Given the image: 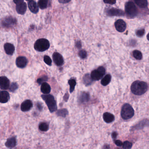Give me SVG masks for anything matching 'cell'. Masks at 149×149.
<instances>
[{
    "label": "cell",
    "instance_id": "16",
    "mask_svg": "<svg viewBox=\"0 0 149 149\" xmlns=\"http://www.w3.org/2000/svg\"><path fill=\"white\" fill-rule=\"evenodd\" d=\"M4 49L7 54L13 55L15 51V47L13 44L6 43L4 45Z\"/></svg>",
    "mask_w": 149,
    "mask_h": 149
},
{
    "label": "cell",
    "instance_id": "45",
    "mask_svg": "<svg viewBox=\"0 0 149 149\" xmlns=\"http://www.w3.org/2000/svg\"><path fill=\"white\" fill-rule=\"evenodd\" d=\"M146 37H147V40L149 41V33L148 34H147V36H146Z\"/></svg>",
    "mask_w": 149,
    "mask_h": 149
},
{
    "label": "cell",
    "instance_id": "27",
    "mask_svg": "<svg viewBox=\"0 0 149 149\" xmlns=\"http://www.w3.org/2000/svg\"><path fill=\"white\" fill-rule=\"evenodd\" d=\"M48 3V1L47 0H40L38 2V6L41 9H44L47 7Z\"/></svg>",
    "mask_w": 149,
    "mask_h": 149
},
{
    "label": "cell",
    "instance_id": "31",
    "mask_svg": "<svg viewBox=\"0 0 149 149\" xmlns=\"http://www.w3.org/2000/svg\"><path fill=\"white\" fill-rule=\"evenodd\" d=\"M132 143L130 141H125L123 143V149H131L132 147Z\"/></svg>",
    "mask_w": 149,
    "mask_h": 149
},
{
    "label": "cell",
    "instance_id": "2",
    "mask_svg": "<svg viewBox=\"0 0 149 149\" xmlns=\"http://www.w3.org/2000/svg\"><path fill=\"white\" fill-rule=\"evenodd\" d=\"M42 98L45 101L48 108L51 113L54 112L57 110L56 101L52 95H41Z\"/></svg>",
    "mask_w": 149,
    "mask_h": 149
},
{
    "label": "cell",
    "instance_id": "25",
    "mask_svg": "<svg viewBox=\"0 0 149 149\" xmlns=\"http://www.w3.org/2000/svg\"><path fill=\"white\" fill-rule=\"evenodd\" d=\"M111 78V77L110 74H108L106 75L101 81V84L104 86H107L110 82Z\"/></svg>",
    "mask_w": 149,
    "mask_h": 149
},
{
    "label": "cell",
    "instance_id": "39",
    "mask_svg": "<svg viewBox=\"0 0 149 149\" xmlns=\"http://www.w3.org/2000/svg\"><path fill=\"white\" fill-rule=\"evenodd\" d=\"M104 2L106 4H110V5H114L116 3V1H104Z\"/></svg>",
    "mask_w": 149,
    "mask_h": 149
},
{
    "label": "cell",
    "instance_id": "26",
    "mask_svg": "<svg viewBox=\"0 0 149 149\" xmlns=\"http://www.w3.org/2000/svg\"><path fill=\"white\" fill-rule=\"evenodd\" d=\"M68 84L70 85V92L72 93L74 90L75 87L76 85V81L74 79H70L68 81Z\"/></svg>",
    "mask_w": 149,
    "mask_h": 149
},
{
    "label": "cell",
    "instance_id": "14",
    "mask_svg": "<svg viewBox=\"0 0 149 149\" xmlns=\"http://www.w3.org/2000/svg\"><path fill=\"white\" fill-rule=\"evenodd\" d=\"M0 87L2 90H7L10 88V81L5 76H1L0 78Z\"/></svg>",
    "mask_w": 149,
    "mask_h": 149
},
{
    "label": "cell",
    "instance_id": "28",
    "mask_svg": "<svg viewBox=\"0 0 149 149\" xmlns=\"http://www.w3.org/2000/svg\"><path fill=\"white\" fill-rule=\"evenodd\" d=\"M39 129L42 132H46L49 129V126L47 123L45 122L41 123L39 124Z\"/></svg>",
    "mask_w": 149,
    "mask_h": 149
},
{
    "label": "cell",
    "instance_id": "37",
    "mask_svg": "<svg viewBox=\"0 0 149 149\" xmlns=\"http://www.w3.org/2000/svg\"><path fill=\"white\" fill-rule=\"evenodd\" d=\"M114 143L116 144V145L118 146H121L123 145V143L121 140H114Z\"/></svg>",
    "mask_w": 149,
    "mask_h": 149
},
{
    "label": "cell",
    "instance_id": "36",
    "mask_svg": "<svg viewBox=\"0 0 149 149\" xmlns=\"http://www.w3.org/2000/svg\"><path fill=\"white\" fill-rule=\"evenodd\" d=\"M136 35L138 37H141L143 36L145 34V29H139L136 31Z\"/></svg>",
    "mask_w": 149,
    "mask_h": 149
},
{
    "label": "cell",
    "instance_id": "17",
    "mask_svg": "<svg viewBox=\"0 0 149 149\" xmlns=\"http://www.w3.org/2000/svg\"><path fill=\"white\" fill-rule=\"evenodd\" d=\"M28 7L31 12L34 14H36L39 12V6L36 1H29L28 2Z\"/></svg>",
    "mask_w": 149,
    "mask_h": 149
},
{
    "label": "cell",
    "instance_id": "9",
    "mask_svg": "<svg viewBox=\"0 0 149 149\" xmlns=\"http://www.w3.org/2000/svg\"><path fill=\"white\" fill-rule=\"evenodd\" d=\"M149 126V120L146 118L143 119V120L136 124L135 125H133L131 127V131L138 130H142L143 128L146 126Z\"/></svg>",
    "mask_w": 149,
    "mask_h": 149
},
{
    "label": "cell",
    "instance_id": "38",
    "mask_svg": "<svg viewBox=\"0 0 149 149\" xmlns=\"http://www.w3.org/2000/svg\"><path fill=\"white\" fill-rule=\"evenodd\" d=\"M36 108L37 109L39 110L40 111H41L42 109V106L40 102H37L36 104Z\"/></svg>",
    "mask_w": 149,
    "mask_h": 149
},
{
    "label": "cell",
    "instance_id": "8",
    "mask_svg": "<svg viewBox=\"0 0 149 149\" xmlns=\"http://www.w3.org/2000/svg\"><path fill=\"white\" fill-rule=\"evenodd\" d=\"M16 23L17 20L15 18L12 16H8L3 19L1 24L4 27L9 28L14 26L15 25H16Z\"/></svg>",
    "mask_w": 149,
    "mask_h": 149
},
{
    "label": "cell",
    "instance_id": "33",
    "mask_svg": "<svg viewBox=\"0 0 149 149\" xmlns=\"http://www.w3.org/2000/svg\"><path fill=\"white\" fill-rule=\"evenodd\" d=\"M47 76H43L42 77L38 79L37 82L39 84H41L42 85V84L45 82V81H47Z\"/></svg>",
    "mask_w": 149,
    "mask_h": 149
},
{
    "label": "cell",
    "instance_id": "13",
    "mask_svg": "<svg viewBox=\"0 0 149 149\" xmlns=\"http://www.w3.org/2000/svg\"><path fill=\"white\" fill-rule=\"evenodd\" d=\"M27 63V59L25 56H19L16 59V64L18 68H23L26 67Z\"/></svg>",
    "mask_w": 149,
    "mask_h": 149
},
{
    "label": "cell",
    "instance_id": "20",
    "mask_svg": "<svg viewBox=\"0 0 149 149\" xmlns=\"http://www.w3.org/2000/svg\"><path fill=\"white\" fill-rule=\"evenodd\" d=\"M16 144H17V140H16V137L14 136L8 138L5 143L6 146L9 148L15 147Z\"/></svg>",
    "mask_w": 149,
    "mask_h": 149
},
{
    "label": "cell",
    "instance_id": "7",
    "mask_svg": "<svg viewBox=\"0 0 149 149\" xmlns=\"http://www.w3.org/2000/svg\"><path fill=\"white\" fill-rule=\"evenodd\" d=\"M14 2L16 4V10L20 15H24L27 10V5L22 0H15Z\"/></svg>",
    "mask_w": 149,
    "mask_h": 149
},
{
    "label": "cell",
    "instance_id": "34",
    "mask_svg": "<svg viewBox=\"0 0 149 149\" xmlns=\"http://www.w3.org/2000/svg\"><path fill=\"white\" fill-rule=\"evenodd\" d=\"M78 56L81 59H85L87 57V52L84 50H81L78 53Z\"/></svg>",
    "mask_w": 149,
    "mask_h": 149
},
{
    "label": "cell",
    "instance_id": "40",
    "mask_svg": "<svg viewBox=\"0 0 149 149\" xmlns=\"http://www.w3.org/2000/svg\"><path fill=\"white\" fill-rule=\"evenodd\" d=\"M75 46L77 49H81L82 47L81 42L80 41H77L76 43Z\"/></svg>",
    "mask_w": 149,
    "mask_h": 149
},
{
    "label": "cell",
    "instance_id": "30",
    "mask_svg": "<svg viewBox=\"0 0 149 149\" xmlns=\"http://www.w3.org/2000/svg\"><path fill=\"white\" fill-rule=\"evenodd\" d=\"M132 54L135 59L138 60H141L143 58V55L142 53L139 50H134L132 52Z\"/></svg>",
    "mask_w": 149,
    "mask_h": 149
},
{
    "label": "cell",
    "instance_id": "35",
    "mask_svg": "<svg viewBox=\"0 0 149 149\" xmlns=\"http://www.w3.org/2000/svg\"><path fill=\"white\" fill-rule=\"evenodd\" d=\"M18 85L16 83H12L11 84V86L9 88V90L11 92H13L15 91L18 89Z\"/></svg>",
    "mask_w": 149,
    "mask_h": 149
},
{
    "label": "cell",
    "instance_id": "43",
    "mask_svg": "<svg viewBox=\"0 0 149 149\" xmlns=\"http://www.w3.org/2000/svg\"><path fill=\"white\" fill-rule=\"evenodd\" d=\"M110 149V146L109 145L107 144H105L102 147V149Z\"/></svg>",
    "mask_w": 149,
    "mask_h": 149
},
{
    "label": "cell",
    "instance_id": "42",
    "mask_svg": "<svg viewBox=\"0 0 149 149\" xmlns=\"http://www.w3.org/2000/svg\"><path fill=\"white\" fill-rule=\"evenodd\" d=\"M118 134L116 132H113L112 133H111V137H112V139L115 140V139L116 138Z\"/></svg>",
    "mask_w": 149,
    "mask_h": 149
},
{
    "label": "cell",
    "instance_id": "29",
    "mask_svg": "<svg viewBox=\"0 0 149 149\" xmlns=\"http://www.w3.org/2000/svg\"><path fill=\"white\" fill-rule=\"evenodd\" d=\"M68 111L67 109H65L59 110L56 112V115L58 116L62 117H65L67 115H68Z\"/></svg>",
    "mask_w": 149,
    "mask_h": 149
},
{
    "label": "cell",
    "instance_id": "12",
    "mask_svg": "<svg viewBox=\"0 0 149 149\" xmlns=\"http://www.w3.org/2000/svg\"><path fill=\"white\" fill-rule=\"evenodd\" d=\"M53 61L57 66H61L63 65L64 60L61 55L57 52H55L53 55Z\"/></svg>",
    "mask_w": 149,
    "mask_h": 149
},
{
    "label": "cell",
    "instance_id": "15",
    "mask_svg": "<svg viewBox=\"0 0 149 149\" xmlns=\"http://www.w3.org/2000/svg\"><path fill=\"white\" fill-rule=\"evenodd\" d=\"M33 106V102L30 100H26L22 103L21 105V109L23 112L30 110Z\"/></svg>",
    "mask_w": 149,
    "mask_h": 149
},
{
    "label": "cell",
    "instance_id": "4",
    "mask_svg": "<svg viewBox=\"0 0 149 149\" xmlns=\"http://www.w3.org/2000/svg\"><path fill=\"white\" fill-rule=\"evenodd\" d=\"M121 115L123 119L128 120L134 116V109L130 104L128 103L125 104L122 106Z\"/></svg>",
    "mask_w": 149,
    "mask_h": 149
},
{
    "label": "cell",
    "instance_id": "22",
    "mask_svg": "<svg viewBox=\"0 0 149 149\" xmlns=\"http://www.w3.org/2000/svg\"><path fill=\"white\" fill-rule=\"evenodd\" d=\"M41 91L45 95H49L51 91V87L50 85L47 82L43 83L41 87Z\"/></svg>",
    "mask_w": 149,
    "mask_h": 149
},
{
    "label": "cell",
    "instance_id": "21",
    "mask_svg": "<svg viewBox=\"0 0 149 149\" xmlns=\"http://www.w3.org/2000/svg\"><path fill=\"white\" fill-rule=\"evenodd\" d=\"M89 99V94L87 92H83L78 97V101L81 103L87 102H88Z\"/></svg>",
    "mask_w": 149,
    "mask_h": 149
},
{
    "label": "cell",
    "instance_id": "5",
    "mask_svg": "<svg viewBox=\"0 0 149 149\" xmlns=\"http://www.w3.org/2000/svg\"><path fill=\"white\" fill-rule=\"evenodd\" d=\"M50 47V43L46 39L37 40L34 44V49L38 52H42L47 50Z\"/></svg>",
    "mask_w": 149,
    "mask_h": 149
},
{
    "label": "cell",
    "instance_id": "1",
    "mask_svg": "<svg viewBox=\"0 0 149 149\" xmlns=\"http://www.w3.org/2000/svg\"><path fill=\"white\" fill-rule=\"evenodd\" d=\"M131 92L136 95H141L145 93L148 89V84L142 81L133 82L131 86Z\"/></svg>",
    "mask_w": 149,
    "mask_h": 149
},
{
    "label": "cell",
    "instance_id": "10",
    "mask_svg": "<svg viewBox=\"0 0 149 149\" xmlns=\"http://www.w3.org/2000/svg\"><path fill=\"white\" fill-rule=\"evenodd\" d=\"M107 15L109 16H124L125 13L123 10L117 8H112L106 11Z\"/></svg>",
    "mask_w": 149,
    "mask_h": 149
},
{
    "label": "cell",
    "instance_id": "18",
    "mask_svg": "<svg viewBox=\"0 0 149 149\" xmlns=\"http://www.w3.org/2000/svg\"><path fill=\"white\" fill-rule=\"evenodd\" d=\"M10 99V95L6 91H1L0 93V102L1 103H6Z\"/></svg>",
    "mask_w": 149,
    "mask_h": 149
},
{
    "label": "cell",
    "instance_id": "19",
    "mask_svg": "<svg viewBox=\"0 0 149 149\" xmlns=\"http://www.w3.org/2000/svg\"><path fill=\"white\" fill-rule=\"evenodd\" d=\"M103 118L105 123H110L115 120V116L111 113L106 112L104 113L103 115Z\"/></svg>",
    "mask_w": 149,
    "mask_h": 149
},
{
    "label": "cell",
    "instance_id": "3",
    "mask_svg": "<svg viewBox=\"0 0 149 149\" xmlns=\"http://www.w3.org/2000/svg\"><path fill=\"white\" fill-rule=\"evenodd\" d=\"M125 8L127 18L132 19L137 15L138 10L132 1H129L126 2Z\"/></svg>",
    "mask_w": 149,
    "mask_h": 149
},
{
    "label": "cell",
    "instance_id": "23",
    "mask_svg": "<svg viewBox=\"0 0 149 149\" xmlns=\"http://www.w3.org/2000/svg\"><path fill=\"white\" fill-rule=\"evenodd\" d=\"M83 81L84 84L86 86H88L91 85L92 83L93 80L91 78V75L88 74L84 76Z\"/></svg>",
    "mask_w": 149,
    "mask_h": 149
},
{
    "label": "cell",
    "instance_id": "6",
    "mask_svg": "<svg viewBox=\"0 0 149 149\" xmlns=\"http://www.w3.org/2000/svg\"><path fill=\"white\" fill-rule=\"evenodd\" d=\"M105 74V68L101 66L93 70L90 75L93 81H98L104 76Z\"/></svg>",
    "mask_w": 149,
    "mask_h": 149
},
{
    "label": "cell",
    "instance_id": "44",
    "mask_svg": "<svg viewBox=\"0 0 149 149\" xmlns=\"http://www.w3.org/2000/svg\"><path fill=\"white\" fill-rule=\"evenodd\" d=\"M70 1H67V0H60L59 1L60 3H62V4H65V3H68L70 2Z\"/></svg>",
    "mask_w": 149,
    "mask_h": 149
},
{
    "label": "cell",
    "instance_id": "11",
    "mask_svg": "<svg viewBox=\"0 0 149 149\" xmlns=\"http://www.w3.org/2000/svg\"><path fill=\"white\" fill-rule=\"evenodd\" d=\"M115 26L117 31L123 33L125 31L126 28V24L123 19H118L115 22Z\"/></svg>",
    "mask_w": 149,
    "mask_h": 149
},
{
    "label": "cell",
    "instance_id": "41",
    "mask_svg": "<svg viewBox=\"0 0 149 149\" xmlns=\"http://www.w3.org/2000/svg\"><path fill=\"white\" fill-rule=\"evenodd\" d=\"M69 94L68 93H66V94H65V95H64V97H63V99H64L65 102H68V100L69 99Z\"/></svg>",
    "mask_w": 149,
    "mask_h": 149
},
{
    "label": "cell",
    "instance_id": "32",
    "mask_svg": "<svg viewBox=\"0 0 149 149\" xmlns=\"http://www.w3.org/2000/svg\"><path fill=\"white\" fill-rule=\"evenodd\" d=\"M44 61L45 62L46 64H47L49 66H51L52 65V61L50 57L48 56L45 55L44 56Z\"/></svg>",
    "mask_w": 149,
    "mask_h": 149
},
{
    "label": "cell",
    "instance_id": "24",
    "mask_svg": "<svg viewBox=\"0 0 149 149\" xmlns=\"http://www.w3.org/2000/svg\"><path fill=\"white\" fill-rule=\"evenodd\" d=\"M134 2L140 8H145L148 6V1L146 0H135Z\"/></svg>",
    "mask_w": 149,
    "mask_h": 149
}]
</instances>
